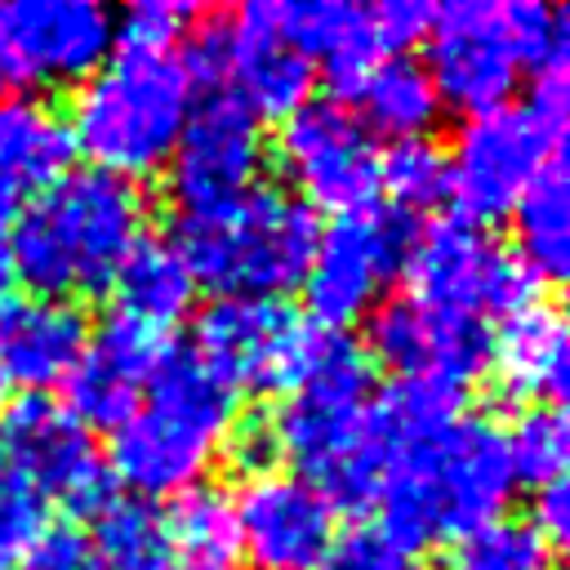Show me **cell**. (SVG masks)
Returning a JSON list of instances; mask_svg holds the SVG:
<instances>
[{"instance_id": "cell-1", "label": "cell", "mask_w": 570, "mask_h": 570, "mask_svg": "<svg viewBox=\"0 0 570 570\" xmlns=\"http://www.w3.org/2000/svg\"><path fill=\"white\" fill-rule=\"evenodd\" d=\"M374 370L361 343L316 330L303 379L267 419L276 454L307 476L334 508H370L383 490L387 450L374 428Z\"/></svg>"}, {"instance_id": "cell-2", "label": "cell", "mask_w": 570, "mask_h": 570, "mask_svg": "<svg viewBox=\"0 0 570 570\" xmlns=\"http://www.w3.org/2000/svg\"><path fill=\"white\" fill-rule=\"evenodd\" d=\"M517 490L503 432L481 414H459L423 441L387 454L379 490V534L405 557L499 521Z\"/></svg>"}, {"instance_id": "cell-3", "label": "cell", "mask_w": 570, "mask_h": 570, "mask_svg": "<svg viewBox=\"0 0 570 570\" xmlns=\"http://www.w3.org/2000/svg\"><path fill=\"white\" fill-rule=\"evenodd\" d=\"M142 191L102 169H71L22 209L4 240V267L36 298L107 289L142 240Z\"/></svg>"}, {"instance_id": "cell-4", "label": "cell", "mask_w": 570, "mask_h": 570, "mask_svg": "<svg viewBox=\"0 0 570 570\" xmlns=\"http://www.w3.org/2000/svg\"><path fill=\"white\" fill-rule=\"evenodd\" d=\"M236 428V392L191 352L165 347L142 401L111 436V476L138 499H174L209 472Z\"/></svg>"}, {"instance_id": "cell-5", "label": "cell", "mask_w": 570, "mask_h": 570, "mask_svg": "<svg viewBox=\"0 0 570 570\" xmlns=\"http://www.w3.org/2000/svg\"><path fill=\"white\" fill-rule=\"evenodd\" d=\"M570 62V9L539 0H454L432 13L423 71L436 85L441 107L481 116L503 107L521 71H566Z\"/></svg>"}, {"instance_id": "cell-6", "label": "cell", "mask_w": 570, "mask_h": 570, "mask_svg": "<svg viewBox=\"0 0 570 570\" xmlns=\"http://www.w3.org/2000/svg\"><path fill=\"white\" fill-rule=\"evenodd\" d=\"M191 71L183 53H120L102 62L71 102V147L125 183L169 165L187 116Z\"/></svg>"}, {"instance_id": "cell-7", "label": "cell", "mask_w": 570, "mask_h": 570, "mask_svg": "<svg viewBox=\"0 0 570 570\" xmlns=\"http://www.w3.org/2000/svg\"><path fill=\"white\" fill-rule=\"evenodd\" d=\"M316 240L321 218L298 196L276 187H254L218 214L178 218L174 236L196 285L205 281L245 298H276L303 285Z\"/></svg>"}, {"instance_id": "cell-8", "label": "cell", "mask_w": 570, "mask_h": 570, "mask_svg": "<svg viewBox=\"0 0 570 570\" xmlns=\"http://www.w3.org/2000/svg\"><path fill=\"white\" fill-rule=\"evenodd\" d=\"M405 272L414 303L476 321L512 316L539 294V281L517 263V254L459 214L414 232Z\"/></svg>"}, {"instance_id": "cell-9", "label": "cell", "mask_w": 570, "mask_h": 570, "mask_svg": "<svg viewBox=\"0 0 570 570\" xmlns=\"http://www.w3.org/2000/svg\"><path fill=\"white\" fill-rule=\"evenodd\" d=\"M561 134L566 125L530 102H503L468 116L450 156V196L459 205V218L476 227L503 218L530 187V178L552 156H561Z\"/></svg>"}, {"instance_id": "cell-10", "label": "cell", "mask_w": 570, "mask_h": 570, "mask_svg": "<svg viewBox=\"0 0 570 570\" xmlns=\"http://www.w3.org/2000/svg\"><path fill=\"white\" fill-rule=\"evenodd\" d=\"M414 240V223L401 209H361L334 218L307 263L303 289L307 312L321 321L316 330L343 334L347 325L365 321L383 294V285L405 267Z\"/></svg>"}, {"instance_id": "cell-11", "label": "cell", "mask_w": 570, "mask_h": 570, "mask_svg": "<svg viewBox=\"0 0 570 570\" xmlns=\"http://www.w3.org/2000/svg\"><path fill=\"white\" fill-rule=\"evenodd\" d=\"M316 325L281 298L223 294L196 321V356L236 392H289L312 356Z\"/></svg>"}, {"instance_id": "cell-12", "label": "cell", "mask_w": 570, "mask_h": 570, "mask_svg": "<svg viewBox=\"0 0 570 570\" xmlns=\"http://www.w3.org/2000/svg\"><path fill=\"white\" fill-rule=\"evenodd\" d=\"M0 450L40 503L94 517L111 503V468L94 432L49 396H22L4 414Z\"/></svg>"}, {"instance_id": "cell-13", "label": "cell", "mask_w": 570, "mask_h": 570, "mask_svg": "<svg viewBox=\"0 0 570 570\" xmlns=\"http://www.w3.org/2000/svg\"><path fill=\"white\" fill-rule=\"evenodd\" d=\"M116 49V18L94 0H4L0 71L4 80L53 89L85 85Z\"/></svg>"}, {"instance_id": "cell-14", "label": "cell", "mask_w": 570, "mask_h": 570, "mask_svg": "<svg viewBox=\"0 0 570 570\" xmlns=\"http://www.w3.org/2000/svg\"><path fill=\"white\" fill-rule=\"evenodd\" d=\"M165 169L178 218H200L236 205L245 191H254V178L263 169L258 116L227 89L205 94V102L187 116V129Z\"/></svg>"}, {"instance_id": "cell-15", "label": "cell", "mask_w": 570, "mask_h": 570, "mask_svg": "<svg viewBox=\"0 0 570 570\" xmlns=\"http://www.w3.org/2000/svg\"><path fill=\"white\" fill-rule=\"evenodd\" d=\"M281 165L330 214H361L379 191V147L343 102H303L281 125Z\"/></svg>"}, {"instance_id": "cell-16", "label": "cell", "mask_w": 570, "mask_h": 570, "mask_svg": "<svg viewBox=\"0 0 570 570\" xmlns=\"http://www.w3.org/2000/svg\"><path fill=\"white\" fill-rule=\"evenodd\" d=\"M236 508L240 548L258 570H316L338 539V508L298 472H258Z\"/></svg>"}, {"instance_id": "cell-17", "label": "cell", "mask_w": 570, "mask_h": 570, "mask_svg": "<svg viewBox=\"0 0 570 570\" xmlns=\"http://www.w3.org/2000/svg\"><path fill=\"white\" fill-rule=\"evenodd\" d=\"M370 347L401 379H441L463 392L490 370L494 334L476 316H454L423 307L414 298H392L379 303L370 316Z\"/></svg>"}, {"instance_id": "cell-18", "label": "cell", "mask_w": 570, "mask_h": 570, "mask_svg": "<svg viewBox=\"0 0 570 570\" xmlns=\"http://www.w3.org/2000/svg\"><path fill=\"white\" fill-rule=\"evenodd\" d=\"M165 356L160 330L116 312L98 325V334L85 343L76 370L62 379L67 410L85 428H120L134 405L142 401V387L151 383L156 365Z\"/></svg>"}, {"instance_id": "cell-19", "label": "cell", "mask_w": 570, "mask_h": 570, "mask_svg": "<svg viewBox=\"0 0 570 570\" xmlns=\"http://www.w3.org/2000/svg\"><path fill=\"white\" fill-rule=\"evenodd\" d=\"M312 76V58L281 31L272 4H245L227 18V94L254 116H294Z\"/></svg>"}, {"instance_id": "cell-20", "label": "cell", "mask_w": 570, "mask_h": 570, "mask_svg": "<svg viewBox=\"0 0 570 570\" xmlns=\"http://www.w3.org/2000/svg\"><path fill=\"white\" fill-rule=\"evenodd\" d=\"M89 343V321L67 298L0 294V379L40 396L62 383Z\"/></svg>"}, {"instance_id": "cell-21", "label": "cell", "mask_w": 570, "mask_h": 570, "mask_svg": "<svg viewBox=\"0 0 570 570\" xmlns=\"http://www.w3.org/2000/svg\"><path fill=\"white\" fill-rule=\"evenodd\" d=\"M490 365L499 370V383L512 396H525L534 405H557L570 387V343H566V316L552 303H525L512 312L490 347Z\"/></svg>"}, {"instance_id": "cell-22", "label": "cell", "mask_w": 570, "mask_h": 570, "mask_svg": "<svg viewBox=\"0 0 570 570\" xmlns=\"http://www.w3.org/2000/svg\"><path fill=\"white\" fill-rule=\"evenodd\" d=\"M512 214V236H517V263L534 276L557 285L570 267V178L566 160L552 156L530 187L517 196Z\"/></svg>"}, {"instance_id": "cell-23", "label": "cell", "mask_w": 570, "mask_h": 570, "mask_svg": "<svg viewBox=\"0 0 570 570\" xmlns=\"http://www.w3.org/2000/svg\"><path fill=\"white\" fill-rule=\"evenodd\" d=\"M71 129L67 116L40 98L18 94L0 98V165L18 187H49L71 165Z\"/></svg>"}, {"instance_id": "cell-24", "label": "cell", "mask_w": 570, "mask_h": 570, "mask_svg": "<svg viewBox=\"0 0 570 570\" xmlns=\"http://www.w3.org/2000/svg\"><path fill=\"white\" fill-rule=\"evenodd\" d=\"M174 570H245L236 508L218 485H191L165 508Z\"/></svg>"}, {"instance_id": "cell-25", "label": "cell", "mask_w": 570, "mask_h": 570, "mask_svg": "<svg viewBox=\"0 0 570 570\" xmlns=\"http://www.w3.org/2000/svg\"><path fill=\"white\" fill-rule=\"evenodd\" d=\"M116 294H120V312L160 330V325H174L191 312V298H196V276L187 267V258L178 254L174 240H151L142 236L129 258L120 263L116 272Z\"/></svg>"}, {"instance_id": "cell-26", "label": "cell", "mask_w": 570, "mask_h": 570, "mask_svg": "<svg viewBox=\"0 0 570 570\" xmlns=\"http://www.w3.org/2000/svg\"><path fill=\"white\" fill-rule=\"evenodd\" d=\"M352 98L365 111L361 125L387 134L392 142H401V138H428L432 125H436V116H441V98H436L432 76L423 71V62H414L405 53L379 58Z\"/></svg>"}, {"instance_id": "cell-27", "label": "cell", "mask_w": 570, "mask_h": 570, "mask_svg": "<svg viewBox=\"0 0 570 570\" xmlns=\"http://www.w3.org/2000/svg\"><path fill=\"white\" fill-rule=\"evenodd\" d=\"M89 539L102 570H174L165 512L151 499H111L98 512Z\"/></svg>"}, {"instance_id": "cell-28", "label": "cell", "mask_w": 570, "mask_h": 570, "mask_svg": "<svg viewBox=\"0 0 570 570\" xmlns=\"http://www.w3.org/2000/svg\"><path fill=\"white\" fill-rule=\"evenodd\" d=\"M379 187L392 209H432L450 196V156L428 138H401L379 156Z\"/></svg>"}, {"instance_id": "cell-29", "label": "cell", "mask_w": 570, "mask_h": 570, "mask_svg": "<svg viewBox=\"0 0 570 570\" xmlns=\"http://www.w3.org/2000/svg\"><path fill=\"white\" fill-rule=\"evenodd\" d=\"M503 445H508L512 476L539 490L548 481H561V472H566L570 423L557 405H525L512 419V428L503 432Z\"/></svg>"}, {"instance_id": "cell-30", "label": "cell", "mask_w": 570, "mask_h": 570, "mask_svg": "<svg viewBox=\"0 0 570 570\" xmlns=\"http://www.w3.org/2000/svg\"><path fill=\"white\" fill-rule=\"evenodd\" d=\"M450 570H557V548L530 521H490L459 539Z\"/></svg>"}, {"instance_id": "cell-31", "label": "cell", "mask_w": 570, "mask_h": 570, "mask_svg": "<svg viewBox=\"0 0 570 570\" xmlns=\"http://www.w3.org/2000/svg\"><path fill=\"white\" fill-rule=\"evenodd\" d=\"M200 9L174 4V0H134L116 18V45L120 53H174V40L191 31Z\"/></svg>"}, {"instance_id": "cell-32", "label": "cell", "mask_w": 570, "mask_h": 570, "mask_svg": "<svg viewBox=\"0 0 570 570\" xmlns=\"http://www.w3.org/2000/svg\"><path fill=\"white\" fill-rule=\"evenodd\" d=\"M40 499L27 490V481L13 472V463L0 450V570L22 557V548L40 534Z\"/></svg>"}, {"instance_id": "cell-33", "label": "cell", "mask_w": 570, "mask_h": 570, "mask_svg": "<svg viewBox=\"0 0 570 570\" xmlns=\"http://www.w3.org/2000/svg\"><path fill=\"white\" fill-rule=\"evenodd\" d=\"M22 570H102V561L85 530L49 525L22 548Z\"/></svg>"}, {"instance_id": "cell-34", "label": "cell", "mask_w": 570, "mask_h": 570, "mask_svg": "<svg viewBox=\"0 0 570 570\" xmlns=\"http://www.w3.org/2000/svg\"><path fill=\"white\" fill-rule=\"evenodd\" d=\"M432 13L436 9L423 4V0H379V4H370V22H374V40H379L383 58L423 40L432 31Z\"/></svg>"}, {"instance_id": "cell-35", "label": "cell", "mask_w": 570, "mask_h": 570, "mask_svg": "<svg viewBox=\"0 0 570 570\" xmlns=\"http://www.w3.org/2000/svg\"><path fill=\"white\" fill-rule=\"evenodd\" d=\"M316 570H410V557L392 548L379 530H347L334 539Z\"/></svg>"}, {"instance_id": "cell-36", "label": "cell", "mask_w": 570, "mask_h": 570, "mask_svg": "<svg viewBox=\"0 0 570 570\" xmlns=\"http://www.w3.org/2000/svg\"><path fill=\"white\" fill-rule=\"evenodd\" d=\"M236 468H245V481L258 476V472H272V459H276V445H272V432H267V419H236L227 445Z\"/></svg>"}, {"instance_id": "cell-37", "label": "cell", "mask_w": 570, "mask_h": 570, "mask_svg": "<svg viewBox=\"0 0 570 570\" xmlns=\"http://www.w3.org/2000/svg\"><path fill=\"white\" fill-rule=\"evenodd\" d=\"M530 525L552 548L570 534V490H566V481H548V485L534 490V517H530Z\"/></svg>"}, {"instance_id": "cell-38", "label": "cell", "mask_w": 570, "mask_h": 570, "mask_svg": "<svg viewBox=\"0 0 570 570\" xmlns=\"http://www.w3.org/2000/svg\"><path fill=\"white\" fill-rule=\"evenodd\" d=\"M22 214V187L4 174V165H0V236L13 227V218Z\"/></svg>"}, {"instance_id": "cell-39", "label": "cell", "mask_w": 570, "mask_h": 570, "mask_svg": "<svg viewBox=\"0 0 570 570\" xmlns=\"http://www.w3.org/2000/svg\"><path fill=\"white\" fill-rule=\"evenodd\" d=\"M0 272H4V240H0Z\"/></svg>"}, {"instance_id": "cell-40", "label": "cell", "mask_w": 570, "mask_h": 570, "mask_svg": "<svg viewBox=\"0 0 570 570\" xmlns=\"http://www.w3.org/2000/svg\"><path fill=\"white\" fill-rule=\"evenodd\" d=\"M4 85H9V80H4V71H0V98H4Z\"/></svg>"}, {"instance_id": "cell-41", "label": "cell", "mask_w": 570, "mask_h": 570, "mask_svg": "<svg viewBox=\"0 0 570 570\" xmlns=\"http://www.w3.org/2000/svg\"><path fill=\"white\" fill-rule=\"evenodd\" d=\"M0 405H4V392H0Z\"/></svg>"}]
</instances>
